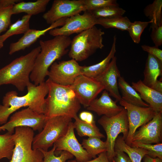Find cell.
Segmentation results:
<instances>
[{
	"mask_svg": "<svg viewBox=\"0 0 162 162\" xmlns=\"http://www.w3.org/2000/svg\"><path fill=\"white\" fill-rule=\"evenodd\" d=\"M118 85L121 92L122 99L131 104L144 107L149 105L141 98L139 94L122 76L118 79Z\"/></svg>",
	"mask_w": 162,
	"mask_h": 162,
	"instance_id": "cell-23",
	"label": "cell"
},
{
	"mask_svg": "<svg viewBox=\"0 0 162 162\" xmlns=\"http://www.w3.org/2000/svg\"><path fill=\"white\" fill-rule=\"evenodd\" d=\"M86 10L84 0H55L43 17L51 24L63 18H68Z\"/></svg>",
	"mask_w": 162,
	"mask_h": 162,
	"instance_id": "cell-12",
	"label": "cell"
},
{
	"mask_svg": "<svg viewBox=\"0 0 162 162\" xmlns=\"http://www.w3.org/2000/svg\"><path fill=\"white\" fill-rule=\"evenodd\" d=\"M79 118L81 120L89 124H92L95 123L93 114L88 111L81 112L79 114Z\"/></svg>",
	"mask_w": 162,
	"mask_h": 162,
	"instance_id": "cell-41",
	"label": "cell"
},
{
	"mask_svg": "<svg viewBox=\"0 0 162 162\" xmlns=\"http://www.w3.org/2000/svg\"><path fill=\"white\" fill-rule=\"evenodd\" d=\"M86 11H91L109 5H119L116 0H84Z\"/></svg>",
	"mask_w": 162,
	"mask_h": 162,
	"instance_id": "cell-37",
	"label": "cell"
},
{
	"mask_svg": "<svg viewBox=\"0 0 162 162\" xmlns=\"http://www.w3.org/2000/svg\"><path fill=\"white\" fill-rule=\"evenodd\" d=\"M3 43L0 41V49L3 47Z\"/></svg>",
	"mask_w": 162,
	"mask_h": 162,
	"instance_id": "cell-45",
	"label": "cell"
},
{
	"mask_svg": "<svg viewBox=\"0 0 162 162\" xmlns=\"http://www.w3.org/2000/svg\"><path fill=\"white\" fill-rule=\"evenodd\" d=\"M66 162H79L76 161L75 160H69ZM82 162H110L108 160L106 152H102L98 155V157L94 158L88 161Z\"/></svg>",
	"mask_w": 162,
	"mask_h": 162,
	"instance_id": "cell-42",
	"label": "cell"
},
{
	"mask_svg": "<svg viewBox=\"0 0 162 162\" xmlns=\"http://www.w3.org/2000/svg\"><path fill=\"white\" fill-rule=\"evenodd\" d=\"M141 47L142 50L154 57L162 62V50L158 47L143 45Z\"/></svg>",
	"mask_w": 162,
	"mask_h": 162,
	"instance_id": "cell-39",
	"label": "cell"
},
{
	"mask_svg": "<svg viewBox=\"0 0 162 162\" xmlns=\"http://www.w3.org/2000/svg\"><path fill=\"white\" fill-rule=\"evenodd\" d=\"M119 102L127 111L129 130L125 141L131 146L132 139L137 128L151 120L156 112L149 106L144 107L134 105L122 99Z\"/></svg>",
	"mask_w": 162,
	"mask_h": 162,
	"instance_id": "cell-10",
	"label": "cell"
},
{
	"mask_svg": "<svg viewBox=\"0 0 162 162\" xmlns=\"http://www.w3.org/2000/svg\"><path fill=\"white\" fill-rule=\"evenodd\" d=\"M74 119V129L80 137H95L100 138L105 137V136L100 132L95 123L92 124L87 123L81 120L77 116Z\"/></svg>",
	"mask_w": 162,
	"mask_h": 162,
	"instance_id": "cell-26",
	"label": "cell"
},
{
	"mask_svg": "<svg viewBox=\"0 0 162 162\" xmlns=\"http://www.w3.org/2000/svg\"><path fill=\"white\" fill-rule=\"evenodd\" d=\"M131 146L142 148L148 152V155L152 158L162 159V143L147 144L139 142H132Z\"/></svg>",
	"mask_w": 162,
	"mask_h": 162,
	"instance_id": "cell-36",
	"label": "cell"
},
{
	"mask_svg": "<svg viewBox=\"0 0 162 162\" xmlns=\"http://www.w3.org/2000/svg\"><path fill=\"white\" fill-rule=\"evenodd\" d=\"M26 87L27 93L23 96H18L15 91L6 94L2 104H0V124L6 123L11 114L22 107L27 106L36 112L44 113L45 97L49 91L46 82L37 86L30 82Z\"/></svg>",
	"mask_w": 162,
	"mask_h": 162,
	"instance_id": "cell-1",
	"label": "cell"
},
{
	"mask_svg": "<svg viewBox=\"0 0 162 162\" xmlns=\"http://www.w3.org/2000/svg\"><path fill=\"white\" fill-rule=\"evenodd\" d=\"M40 50V47L38 46L0 69V86L11 84L19 91H23L30 82V75Z\"/></svg>",
	"mask_w": 162,
	"mask_h": 162,
	"instance_id": "cell-4",
	"label": "cell"
},
{
	"mask_svg": "<svg viewBox=\"0 0 162 162\" xmlns=\"http://www.w3.org/2000/svg\"><path fill=\"white\" fill-rule=\"evenodd\" d=\"M31 16L26 14L21 19L11 24L8 29L3 34L0 35V41L2 43L10 37L21 34H24L29 29V21Z\"/></svg>",
	"mask_w": 162,
	"mask_h": 162,
	"instance_id": "cell-27",
	"label": "cell"
},
{
	"mask_svg": "<svg viewBox=\"0 0 162 162\" xmlns=\"http://www.w3.org/2000/svg\"><path fill=\"white\" fill-rule=\"evenodd\" d=\"M81 66L74 59L54 62L48 76L53 82L63 86H71L76 78L82 75Z\"/></svg>",
	"mask_w": 162,
	"mask_h": 162,
	"instance_id": "cell-11",
	"label": "cell"
},
{
	"mask_svg": "<svg viewBox=\"0 0 162 162\" xmlns=\"http://www.w3.org/2000/svg\"><path fill=\"white\" fill-rule=\"evenodd\" d=\"M98 122L106 133V155L109 161L112 162L115 154V142L118 135L122 133V137L125 140L128 134L129 128L127 111L123 108L120 112L115 115L110 117L103 116Z\"/></svg>",
	"mask_w": 162,
	"mask_h": 162,
	"instance_id": "cell-8",
	"label": "cell"
},
{
	"mask_svg": "<svg viewBox=\"0 0 162 162\" xmlns=\"http://www.w3.org/2000/svg\"><path fill=\"white\" fill-rule=\"evenodd\" d=\"M162 130V112L156 113L153 118L136 131L132 142L147 144L161 143Z\"/></svg>",
	"mask_w": 162,
	"mask_h": 162,
	"instance_id": "cell-16",
	"label": "cell"
},
{
	"mask_svg": "<svg viewBox=\"0 0 162 162\" xmlns=\"http://www.w3.org/2000/svg\"><path fill=\"white\" fill-rule=\"evenodd\" d=\"M70 86L80 104L86 108L104 90L99 82L83 75L78 76Z\"/></svg>",
	"mask_w": 162,
	"mask_h": 162,
	"instance_id": "cell-14",
	"label": "cell"
},
{
	"mask_svg": "<svg viewBox=\"0 0 162 162\" xmlns=\"http://www.w3.org/2000/svg\"><path fill=\"white\" fill-rule=\"evenodd\" d=\"M131 22L127 16H119L97 19L96 24L105 28H116L122 31H127Z\"/></svg>",
	"mask_w": 162,
	"mask_h": 162,
	"instance_id": "cell-30",
	"label": "cell"
},
{
	"mask_svg": "<svg viewBox=\"0 0 162 162\" xmlns=\"http://www.w3.org/2000/svg\"><path fill=\"white\" fill-rule=\"evenodd\" d=\"M143 162H162V159L158 158H152L148 155H145L143 158Z\"/></svg>",
	"mask_w": 162,
	"mask_h": 162,
	"instance_id": "cell-44",
	"label": "cell"
},
{
	"mask_svg": "<svg viewBox=\"0 0 162 162\" xmlns=\"http://www.w3.org/2000/svg\"><path fill=\"white\" fill-rule=\"evenodd\" d=\"M56 148V146L53 145L52 148L49 151L39 149L44 155L43 162H66L67 160L74 158V156L72 154L65 151L60 152L59 156H56L54 155Z\"/></svg>",
	"mask_w": 162,
	"mask_h": 162,
	"instance_id": "cell-34",
	"label": "cell"
},
{
	"mask_svg": "<svg viewBox=\"0 0 162 162\" xmlns=\"http://www.w3.org/2000/svg\"><path fill=\"white\" fill-rule=\"evenodd\" d=\"M156 91L162 93V82L161 80H157L151 88Z\"/></svg>",
	"mask_w": 162,
	"mask_h": 162,
	"instance_id": "cell-43",
	"label": "cell"
},
{
	"mask_svg": "<svg viewBox=\"0 0 162 162\" xmlns=\"http://www.w3.org/2000/svg\"><path fill=\"white\" fill-rule=\"evenodd\" d=\"M81 145L92 158H94L97 155L106 151L105 141L97 137H88L84 139Z\"/></svg>",
	"mask_w": 162,
	"mask_h": 162,
	"instance_id": "cell-29",
	"label": "cell"
},
{
	"mask_svg": "<svg viewBox=\"0 0 162 162\" xmlns=\"http://www.w3.org/2000/svg\"><path fill=\"white\" fill-rule=\"evenodd\" d=\"M151 24V38L155 46L158 47L162 44V22L158 24Z\"/></svg>",
	"mask_w": 162,
	"mask_h": 162,
	"instance_id": "cell-38",
	"label": "cell"
},
{
	"mask_svg": "<svg viewBox=\"0 0 162 162\" xmlns=\"http://www.w3.org/2000/svg\"><path fill=\"white\" fill-rule=\"evenodd\" d=\"M16 2L15 0H0V34L11 25L13 8Z\"/></svg>",
	"mask_w": 162,
	"mask_h": 162,
	"instance_id": "cell-28",
	"label": "cell"
},
{
	"mask_svg": "<svg viewBox=\"0 0 162 162\" xmlns=\"http://www.w3.org/2000/svg\"><path fill=\"white\" fill-rule=\"evenodd\" d=\"M14 146L13 134L7 132L0 135V160L4 158L10 160Z\"/></svg>",
	"mask_w": 162,
	"mask_h": 162,
	"instance_id": "cell-33",
	"label": "cell"
},
{
	"mask_svg": "<svg viewBox=\"0 0 162 162\" xmlns=\"http://www.w3.org/2000/svg\"><path fill=\"white\" fill-rule=\"evenodd\" d=\"M67 18L61 19L44 29H30L24 34L23 36L18 41L10 44L9 54L11 55L16 52L24 50L29 47L47 32L58 27L62 26L64 24Z\"/></svg>",
	"mask_w": 162,
	"mask_h": 162,
	"instance_id": "cell-18",
	"label": "cell"
},
{
	"mask_svg": "<svg viewBox=\"0 0 162 162\" xmlns=\"http://www.w3.org/2000/svg\"><path fill=\"white\" fill-rule=\"evenodd\" d=\"M117 58L115 56L111 61L106 69L94 78L104 87L110 95L117 102L122 99L118 89V79L121 76L120 72L116 63Z\"/></svg>",
	"mask_w": 162,
	"mask_h": 162,
	"instance_id": "cell-17",
	"label": "cell"
},
{
	"mask_svg": "<svg viewBox=\"0 0 162 162\" xmlns=\"http://www.w3.org/2000/svg\"><path fill=\"white\" fill-rule=\"evenodd\" d=\"M116 103L110 98L109 93L104 90L101 96L94 100L87 109L95 112L99 116L110 117L118 113L123 108L117 105Z\"/></svg>",
	"mask_w": 162,
	"mask_h": 162,
	"instance_id": "cell-19",
	"label": "cell"
},
{
	"mask_svg": "<svg viewBox=\"0 0 162 162\" xmlns=\"http://www.w3.org/2000/svg\"><path fill=\"white\" fill-rule=\"evenodd\" d=\"M162 72V62L148 54L144 71L143 83L151 88L158 77L161 75Z\"/></svg>",
	"mask_w": 162,
	"mask_h": 162,
	"instance_id": "cell-22",
	"label": "cell"
},
{
	"mask_svg": "<svg viewBox=\"0 0 162 162\" xmlns=\"http://www.w3.org/2000/svg\"><path fill=\"white\" fill-rule=\"evenodd\" d=\"M88 11L97 19L123 16L126 12L119 5H109Z\"/></svg>",
	"mask_w": 162,
	"mask_h": 162,
	"instance_id": "cell-31",
	"label": "cell"
},
{
	"mask_svg": "<svg viewBox=\"0 0 162 162\" xmlns=\"http://www.w3.org/2000/svg\"><path fill=\"white\" fill-rule=\"evenodd\" d=\"M50 0H38L33 2L21 1L13 6V14L25 13L32 16L44 12Z\"/></svg>",
	"mask_w": 162,
	"mask_h": 162,
	"instance_id": "cell-24",
	"label": "cell"
},
{
	"mask_svg": "<svg viewBox=\"0 0 162 162\" xmlns=\"http://www.w3.org/2000/svg\"><path fill=\"white\" fill-rule=\"evenodd\" d=\"M71 40L69 36L58 35L52 39L39 41L41 50L37 55L30 76V80L37 86L44 82L49 68L68 51Z\"/></svg>",
	"mask_w": 162,
	"mask_h": 162,
	"instance_id": "cell-2",
	"label": "cell"
},
{
	"mask_svg": "<svg viewBox=\"0 0 162 162\" xmlns=\"http://www.w3.org/2000/svg\"><path fill=\"white\" fill-rule=\"evenodd\" d=\"M46 82L49 89L44 113L46 118L63 116L74 118L81 108V104L71 86L56 83L49 78Z\"/></svg>",
	"mask_w": 162,
	"mask_h": 162,
	"instance_id": "cell-3",
	"label": "cell"
},
{
	"mask_svg": "<svg viewBox=\"0 0 162 162\" xmlns=\"http://www.w3.org/2000/svg\"><path fill=\"white\" fill-rule=\"evenodd\" d=\"M97 19L88 11L82 14H77L67 18L64 24L60 28L49 31V34L55 37L58 35L69 36L74 33H80L96 25Z\"/></svg>",
	"mask_w": 162,
	"mask_h": 162,
	"instance_id": "cell-13",
	"label": "cell"
},
{
	"mask_svg": "<svg viewBox=\"0 0 162 162\" xmlns=\"http://www.w3.org/2000/svg\"><path fill=\"white\" fill-rule=\"evenodd\" d=\"M104 32L95 26L75 36L71 40L69 57L77 62L87 59L98 49L104 46Z\"/></svg>",
	"mask_w": 162,
	"mask_h": 162,
	"instance_id": "cell-5",
	"label": "cell"
},
{
	"mask_svg": "<svg viewBox=\"0 0 162 162\" xmlns=\"http://www.w3.org/2000/svg\"><path fill=\"white\" fill-rule=\"evenodd\" d=\"M152 22L151 20L142 22L135 21L131 23L128 30L129 34L133 42L136 44L140 43L141 34L149 23Z\"/></svg>",
	"mask_w": 162,
	"mask_h": 162,
	"instance_id": "cell-35",
	"label": "cell"
},
{
	"mask_svg": "<svg viewBox=\"0 0 162 162\" xmlns=\"http://www.w3.org/2000/svg\"><path fill=\"white\" fill-rule=\"evenodd\" d=\"M72 119L63 116L47 118L42 130L33 138V149L47 151L59 138L66 133Z\"/></svg>",
	"mask_w": 162,
	"mask_h": 162,
	"instance_id": "cell-7",
	"label": "cell"
},
{
	"mask_svg": "<svg viewBox=\"0 0 162 162\" xmlns=\"http://www.w3.org/2000/svg\"><path fill=\"white\" fill-rule=\"evenodd\" d=\"M162 0H155L145 7L143 12L152 23L158 24L162 22Z\"/></svg>",
	"mask_w": 162,
	"mask_h": 162,
	"instance_id": "cell-32",
	"label": "cell"
},
{
	"mask_svg": "<svg viewBox=\"0 0 162 162\" xmlns=\"http://www.w3.org/2000/svg\"><path fill=\"white\" fill-rule=\"evenodd\" d=\"M115 154L113 160L114 162H132L125 153L116 148H115Z\"/></svg>",
	"mask_w": 162,
	"mask_h": 162,
	"instance_id": "cell-40",
	"label": "cell"
},
{
	"mask_svg": "<svg viewBox=\"0 0 162 162\" xmlns=\"http://www.w3.org/2000/svg\"><path fill=\"white\" fill-rule=\"evenodd\" d=\"M115 148L126 153L132 162H141L142 159L148 152L142 148L132 147L125 142L122 136H118L115 142Z\"/></svg>",
	"mask_w": 162,
	"mask_h": 162,
	"instance_id": "cell-25",
	"label": "cell"
},
{
	"mask_svg": "<svg viewBox=\"0 0 162 162\" xmlns=\"http://www.w3.org/2000/svg\"><path fill=\"white\" fill-rule=\"evenodd\" d=\"M46 119L44 114L36 112L28 107L14 113L8 122L0 126V132L7 130L8 133L13 134L16 128L27 127L40 132L42 130Z\"/></svg>",
	"mask_w": 162,
	"mask_h": 162,
	"instance_id": "cell-9",
	"label": "cell"
},
{
	"mask_svg": "<svg viewBox=\"0 0 162 162\" xmlns=\"http://www.w3.org/2000/svg\"><path fill=\"white\" fill-rule=\"evenodd\" d=\"M34 130L27 127L15 128L13 134L15 146L10 162H43L44 155L39 149H33Z\"/></svg>",
	"mask_w": 162,
	"mask_h": 162,
	"instance_id": "cell-6",
	"label": "cell"
},
{
	"mask_svg": "<svg viewBox=\"0 0 162 162\" xmlns=\"http://www.w3.org/2000/svg\"><path fill=\"white\" fill-rule=\"evenodd\" d=\"M73 123L71 122L67 131L54 144L55 153L58 154L63 151H67L75 157L76 160L82 162L92 160V158L78 142L75 135Z\"/></svg>",
	"mask_w": 162,
	"mask_h": 162,
	"instance_id": "cell-15",
	"label": "cell"
},
{
	"mask_svg": "<svg viewBox=\"0 0 162 162\" xmlns=\"http://www.w3.org/2000/svg\"><path fill=\"white\" fill-rule=\"evenodd\" d=\"M112 162H114L113 160Z\"/></svg>",
	"mask_w": 162,
	"mask_h": 162,
	"instance_id": "cell-46",
	"label": "cell"
},
{
	"mask_svg": "<svg viewBox=\"0 0 162 162\" xmlns=\"http://www.w3.org/2000/svg\"><path fill=\"white\" fill-rule=\"evenodd\" d=\"M132 86L156 113L162 112V93L144 84L140 80L132 82Z\"/></svg>",
	"mask_w": 162,
	"mask_h": 162,
	"instance_id": "cell-20",
	"label": "cell"
},
{
	"mask_svg": "<svg viewBox=\"0 0 162 162\" xmlns=\"http://www.w3.org/2000/svg\"><path fill=\"white\" fill-rule=\"evenodd\" d=\"M116 37H113L110 50L107 56L99 62L90 66H81L82 75L94 79L102 74L107 68L116 52Z\"/></svg>",
	"mask_w": 162,
	"mask_h": 162,
	"instance_id": "cell-21",
	"label": "cell"
}]
</instances>
